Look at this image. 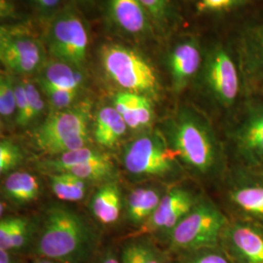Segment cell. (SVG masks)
Wrapping results in <instances>:
<instances>
[{
  "label": "cell",
  "instance_id": "cell-28",
  "mask_svg": "<svg viewBox=\"0 0 263 263\" xmlns=\"http://www.w3.org/2000/svg\"><path fill=\"white\" fill-rule=\"evenodd\" d=\"M24 159L19 145L11 140L2 139L0 142V173L8 175L16 169Z\"/></svg>",
  "mask_w": 263,
  "mask_h": 263
},
{
  "label": "cell",
  "instance_id": "cell-5",
  "mask_svg": "<svg viewBox=\"0 0 263 263\" xmlns=\"http://www.w3.org/2000/svg\"><path fill=\"white\" fill-rule=\"evenodd\" d=\"M196 79L213 104L224 110L233 109L246 90L239 61L221 43H215L204 51L203 65Z\"/></svg>",
  "mask_w": 263,
  "mask_h": 263
},
{
  "label": "cell",
  "instance_id": "cell-30",
  "mask_svg": "<svg viewBox=\"0 0 263 263\" xmlns=\"http://www.w3.org/2000/svg\"><path fill=\"white\" fill-rule=\"evenodd\" d=\"M151 20L161 28H166L173 18L172 0H139Z\"/></svg>",
  "mask_w": 263,
  "mask_h": 263
},
{
  "label": "cell",
  "instance_id": "cell-32",
  "mask_svg": "<svg viewBox=\"0 0 263 263\" xmlns=\"http://www.w3.org/2000/svg\"><path fill=\"white\" fill-rule=\"evenodd\" d=\"M15 91L17 104V115L15 122L20 128H27L32 124L24 79L15 78Z\"/></svg>",
  "mask_w": 263,
  "mask_h": 263
},
{
  "label": "cell",
  "instance_id": "cell-36",
  "mask_svg": "<svg viewBox=\"0 0 263 263\" xmlns=\"http://www.w3.org/2000/svg\"><path fill=\"white\" fill-rule=\"evenodd\" d=\"M0 263H17L11 252L0 250Z\"/></svg>",
  "mask_w": 263,
  "mask_h": 263
},
{
  "label": "cell",
  "instance_id": "cell-15",
  "mask_svg": "<svg viewBox=\"0 0 263 263\" xmlns=\"http://www.w3.org/2000/svg\"><path fill=\"white\" fill-rule=\"evenodd\" d=\"M238 61L247 85L263 78V21L246 26L238 38Z\"/></svg>",
  "mask_w": 263,
  "mask_h": 263
},
{
  "label": "cell",
  "instance_id": "cell-35",
  "mask_svg": "<svg viewBox=\"0 0 263 263\" xmlns=\"http://www.w3.org/2000/svg\"><path fill=\"white\" fill-rule=\"evenodd\" d=\"M97 263H121V260L114 253L108 252L106 254H103Z\"/></svg>",
  "mask_w": 263,
  "mask_h": 263
},
{
  "label": "cell",
  "instance_id": "cell-3",
  "mask_svg": "<svg viewBox=\"0 0 263 263\" xmlns=\"http://www.w3.org/2000/svg\"><path fill=\"white\" fill-rule=\"evenodd\" d=\"M91 103L83 101L63 109L53 110L31 134L38 151L49 156L89 146Z\"/></svg>",
  "mask_w": 263,
  "mask_h": 263
},
{
  "label": "cell",
  "instance_id": "cell-17",
  "mask_svg": "<svg viewBox=\"0 0 263 263\" xmlns=\"http://www.w3.org/2000/svg\"><path fill=\"white\" fill-rule=\"evenodd\" d=\"M151 98L128 91L113 95L112 105L121 114L128 128L145 129L154 120V108Z\"/></svg>",
  "mask_w": 263,
  "mask_h": 263
},
{
  "label": "cell",
  "instance_id": "cell-7",
  "mask_svg": "<svg viewBox=\"0 0 263 263\" xmlns=\"http://www.w3.org/2000/svg\"><path fill=\"white\" fill-rule=\"evenodd\" d=\"M229 221L210 198L202 196L171 233L170 248L188 254L220 246L221 236Z\"/></svg>",
  "mask_w": 263,
  "mask_h": 263
},
{
  "label": "cell",
  "instance_id": "cell-8",
  "mask_svg": "<svg viewBox=\"0 0 263 263\" xmlns=\"http://www.w3.org/2000/svg\"><path fill=\"white\" fill-rule=\"evenodd\" d=\"M229 137L238 166L263 169V97L245 99Z\"/></svg>",
  "mask_w": 263,
  "mask_h": 263
},
{
  "label": "cell",
  "instance_id": "cell-16",
  "mask_svg": "<svg viewBox=\"0 0 263 263\" xmlns=\"http://www.w3.org/2000/svg\"><path fill=\"white\" fill-rule=\"evenodd\" d=\"M108 16L113 24L132 35H144L151 30L149 14L139 0H108Z\"/></svg>",
  "mask_w": 263,
  "mask_h": 263
},
{
  "label": "cell",
  "instance_id": "cell-4",
  "mask_svg": "<svg viewBox=\"0 0 263 263\" xmlns=\"http://www.w3.org/2000/svg\"><path fill=\"white\" fill-rule=\"evenodd\" d=\"M100 61L105 74L123 91L159 99L161 82L155 67L137 50L119 43H104Z\"/></svg>",
  "mask_w": 263,
  "mask_h": 263
},
{
  "label": "cell",
  "instance_id": "cell-21",
  "mask_svg": "<svg viewBox=\"0 0 263 263\" xmlns=\"http://www.w3.org/2000/svg\"><path fill=\"white\" fill-rule=\"evenodd\" d=\"M91 212L97 220L108 226L115 223L121 215L122 192L115 180L104 182L91 200Z\"/></svg>",
  "mask_w": 263,
  "mask_h": 263
},
{
  "label": "cell",
  "instance_id": "cell-1",
  "mask_svg": "<svg viewBox=\"0 0 263 263\" xmlns=\"http://www.w3.org/2000/svg\"><path fill=\"white\" fill-rule=\"evenodd\" d=\"M183 169L199 178L216 177L223 169V148L213 125L197 108L181 105L160 130Z\"/></svg>",
  "mask_w": 263,
  "mask_h": 263
},
{
  "label": "cell",
  "instance_id": "cell-37",
  "mask_svg": "<svg viewBox=\"0 0 263 263\" xmlns=\"http://www.w3.org/2000/svg\"><path fill=\"white\" fill-rule=\"evenodd\" d=\"M35 263H59L55 261V260H52V259H48V258H42L41 257V259H39Z\"/></svg>",
  "mask_w": 263,
  "mask_h": 263
},
{
  "label": "cell",
  "instance_id": "cell-33",
  "mask_svg": "<svg viewBox=\"0 0 263 263\" xmlns=\"http://www.w3.org/2000/svg\"><path fill=\"white\" fill-rule=\"evenodd\" d=\"M24 84L28 97L31 124H34L40 119L45 110V101L43 100L42 91L37 83L35 84L30 80L24 79Z\"/></svg>",
  "mask_w": 263,
  "mask_h": 263
},
{
  "label": "cell",
  "instance_id": "cell-22",
  "mask_svg": "<svg viewBox=\"0 0 263 263\" xmlns=\"http://www.w3.org/2000/svg\"><path fill=\"white\" fill-rule=\"evenodd\" d=\"M2 193L10 202L28 204L39 197L40 183L37 178L28 172H12L2 183Z\"/></svg>",
  "mask_w": 263,
  "mask_h": 263
},
{
  "label": "cell",
  "instance_id": "cell-26",
  "mask_svg": "<svg viewBox=\"0 0 263 263\" xmlns=\"http://www.w3.org/2000/svg\"><path fill=\"white\" fill-rule=\"evenodd\" d=\"M17 104L15 91V77L8 70H4L0 76V117L2 122L16 121Z\"/></svg>",
  "mask_w": 263,
  "mask_h": 263
},
{
  "label": "cell",
  "instance_id": "cell-19",
  "mask_svg": "<svg viewBox=\"0 0 263 263\" xmlns=\"http://www.w3.org/2000/svg\"><path fill=\"white\" fill-rule=\"evenodd\" d=\"M36 82L61 90L82 93L87 78L81 67L53 59L41 68Z\"/></svg>",
  "mask_w": 263,
  "mask_h": 263
},
{
  "label": "cell",
  "instance_id": "cell-18",
  "mask_svg": "<svg viewBox=\"0 0 263 263\" xmlns=\"http://www.w3.org/2000/svg\"><path fill=\"white\" fill-rule=\"evenodd\" d=\"M168 189L158 185H143L133 189L125 200V215L129 223L140 228L159 206Z\"/></svg>",
  "mask_w": 263,
  "mask_h": 263
},
{
  "label": "cell",
  "instance_id": "cell-11",
  "mask_svg": "<svg viewBox=\"0 0 263 263\" xmlns=\"http://www.w3.org/2000/svg\"><path fill=\"white\" fill-rule=\"evenodd\" d=\"M226 198L235 219L263 226V169L237 166L232 170Z\"/></svg>",
  "mask_w": 263,
  "mask_h": 263
},
{
  "label": "cell",
  "instance_id": "cell-9",
  "mask_svg": "<svg viewBox=\"0 0 263 263\" xmlns=\"http://www.w3.org/2000/svg\"><path fill=\"white\" fill-rule=\"evenodd\" d=\"M88 47V29L78 14L66 9L54 16L46 34V48L53 59L82 68Z\"/></svg>",
  "mask_w": 263,
  "mask_h": 263
},
{
  "label": "cell",
  "instance_id": "cell-2",
  "mask_svg": "<svg viewBox=\"0 0 263 263\" xmlns=\"http://www.w3.org/2000/svg\"><path fill=\"white\" fill-rule=\"evenodd\" d=\"M95 239L83 216L67 208H51L38 236L35 253L59 263H81L92 253Z\"/></svg>",
  "mask_w": 263,
  "mask_h": 263
},
{
  "label": "cell",
  "instance_id": "cell-13",
  "mask_svg": "<svg viewBox=\"0 0 263 263\" xmlns=\"http://www.w3.org/2000/svg\"><path fill=\"white\" fill-rule=\"evenodd\" d=\"M220 247L234 263H263V226L230 220L221 236Z\"/></svg>",
  "mask_w": 263,
  "mask_h": 263
},
{
  "label": "cell",
  "instance_id": "cell-31",
  "mask_svg": "<svg viewBox=\"0 0 263 263\" xmlns=\"http://www.w3.org/2000/svg\"><path fill=\"white\" fill-rule=\"evenodd\" d=\"M183 263H234L220 247L207 248L188 253Z\"/></svg>",
  "mask_w": 263,
  "mask_h": 263
},
{
  "label": "cell",
  "instance_id": "cell-23",
  "mask_svg": "<svg viewBox=\"0 0 263 263\" xmlns=\"http://www.w3.org/2000/svg\"><path fill=\"white\" fill-rule=\"evenodd\" d=\"M32 228L28 217L7 216L0 221V250L20 251L30 241Z\"/></svg>",
  "mask_w": 263,
  "mask_h": 263
},
{
  "label": "cell",
  "instance_id": "cell-25",
  "mask_svg": "<svg viewBox=\"0 0 263 263\" xmlns=\"http://www.w3.org/2000/svg\"><path fill=\"white\" fill-rule=\"evenodd\" d=\"M50 186L56 197L66 202H77L85 197L87 181L66 173H47Z\"/></svg>",
  "mask_w": 263,
  "mask_h": 263
},
{
  "label": "cell",
  "instance_id": "cell-12",
  "mask_svg": "<svg viewBox=\"0 0 263 263\" xmlns=\"http://www.w3.org/2000/svg\"><path fill=\"white\" fill-rule=\"evenodd\" d=\"M201 197L202 195L187 186L175 185L169 188L152 216L138 228L132 237L157 234L168 240L176 226L197 204Z\"/></svg>",
  "mask_w": 263,
  "mask_h": 263
},
{
  "label": "cell",
  "instance_id": "cell-10",
  "mask_svg": "<svg viewBox=\"0 0 263 263\" xmlns=\"http://www.w3.org/2000/svg\"><path fill=\"white\" fill-rule=\"evenodd\" d=\"M0 60L14 76H28L40 71L46 64L42 42L29 31L18 27H1Z\"/></svg>",
  "mask_w": 263,
  "mask_h": 263
},
{
  "label": "cell",
  "instance_id": "cell-29",
  "mask_svg": "<svg viewBox=\"0 0 263 263\" xmlns=\"http://www.w3.org/2000/svg\"><path fill=\"white\" fill-rule=\"evenodd\" d=\"M42 93L45 95L48 103L53 108V110H63L77 104L81 93L76 91L61 90L50 87L47 85L37 84Z\"/></svg>",
  "mask_w": 263,
  "mask_h": 263
},
{
  "label": "cell",
  "instance_id": "cell-39",
  "mask_svg": "<svg viewBox=\"0 0 263 263\" xmlns=\"http://www.w3.org/2000/svg\"><path fill=\"white\" fill-rule=\"evenodd\" d=\"M80 2H83V3H90L92 0H79Z\"/></svg>",
  "mask_w": 263,
  "mask_h": 263
},
{
  "label": "cell",
  "instance_id": "cell-38",
  "mask_svg": "<svg viewBox=\"0 0 263 263\" xmlns=\"http://www.w3.org/2000/svg\"><path fill=\"white\" fill-rule=\"evenodd\" d=\"M254 86H256L257 88H259V89H261L263 91V78L262 79H260L259 81H257Z\"/></svg>",
  "mask_w": 263,
  "mask_h": 263
},
{
  "label": "cell",
  "instance_id": "cell-24",
  "mask_svg": "<svg viewBox=\"0 0 263 263\" xmlns=\"http://www.w3.org/2000/svg\"><path fill=\"white\" fill-rule=\"evenodd\" d=\"M121 263H168L165 255L144 238H133L124 245L120 255Z\"/></svg>",
  "mask_w": 263,
  "mask_h": 263
},
{
  "label": "cell",
  "instance_id": "cell-20",
  "mask_svg": "<svg viewBox=\"0 0 263 263\" xmlns=\"http://www.w3.org/2000/svg\"><path fill=\"white\" fill-rule=\"evenodd\" d=\"M128 126L113 105H104L95 114L93 137L98 144L112 148L126 136Z\"/></svg>",
  "mask_w": 263,
  "mask_h": 263
},
{
  "label": "cell",
  "instance_id": "cell-27",
  "mask_svg": "<svg viewBox=\"0 0 263 263\" xmlns=\"http://www.w3.org/2000/svg\"><path fill=\"white\" fill-rule=\"evenodd\" d=\"M250 0H194V10L199 16L224 15L244 8Z\"/></svg>",
  "mask_w": 263,
  "mask_h": 263
},
{
  "label": "cell",
  "instance_id": "cell-14",
  "mask_svg": "<svg viewBox=\"0 0 263 263\" xmlns=\"http://www.w3.org/2000/svg\"><path fill=\"white\" fill-rule=\"evenodd\" d=\"M204 51L195 36L181 38L171 48L167 58L173 91L181 93L199 76L204 61Z\"/></svg>",
  "mask_w": 263,
  "mask_h": 263
},
{
  "label": "cell",
  "instance_id": "cell-34",
  "mask_svg": "<svg viewBox=\"0 0 263 263\" xmlns=\"http://www.w3.org/2000/svg\"><path fill=\"white\" fill-rule=\"evenodd\" d=\"M34 8L43 15H53L63 5L64 0H29Z\"/></svg>",
  "mask_w": 263,
  "mask_h": 263
},
{
  "label": "cell",
  "instance_id": "cell-6",
  "mask_svg": "<svg viewBox=\"0 0 263 263\" xmlns=\"http://www.w3.org/2000/svg\"><path fill=\"white\" fill-rule=\"evenodd\" d=\"M123 165L136 179H176L184 170L161 131L146 132L130 141L123 151Z\"/></svg>",
  "mask_w": 263,
  "mask_h": 263
}]
</instances>
